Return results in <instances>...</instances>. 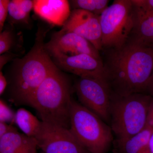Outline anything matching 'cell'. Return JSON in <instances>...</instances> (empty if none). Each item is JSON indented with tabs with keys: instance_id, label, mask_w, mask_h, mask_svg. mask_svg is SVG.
<instances>
[{
	"instance_id": "1",
	"label": "cell",
	"mask_w": 153,
	"mask_h": 153,
	"mask_svg": "<svg viewBox=\"0 0 153 153\" xmlns=\"http://www.w3.org/2000/svg\"><path fill=\"white\" fill-rule=\"evenodd\" d=\"M104 64L107 83L113 94L145 93L153 71L152 47L130 41L112 49Z\"/></svg>"
},
{
	"instance_id": "2",
	"label": "cell",
	"mask_w": 153,
	"mask_h": 153,
	"mask_svg": "<svg viewBox=\"0 0 153 153\" xmlns=\"http://www.w3.org/2000/svg\"><path fill=\"white\" fill-rule=\"evenodd\" d=\"M72 100L69 80L57 67L37 88L28 105L36 110L43 122L69 129Z\"/></svg>"
},
{
	"instance_id": "3",
	"label": "cell",
	"mask_w": 153,
	"mask_h": 153,
	"mask_svg": "<svg viewBox=\"0 0 153 153\" xmlns=\"http://www.w3.org/2000/svg\"><path fill=\"white\" fill-rule=\"evenodd\" d=\"M45 32H38L36 43L24 57L14 74L10 100L16 105H28L44 79L57 68L45 49Z\"/></svg>"
},
{
	"instance_id": "4",
	"label": "cell",
	"mask_w": 153,
	"mask_h": 153,
	"mask_svg": "<svg viewBox=\"0 0 153 153\" xmlns=\"http://www.w3.org/2000/svg\"><path fill=\"white\" fill-rule=\"evenodd\" d=\"M152 97L145 93L119 96L112 93L109 126L119 143L140 132L146 126Z\"/></svg>"
},
{
	"instance_id": "5",
	"label": "cell",
	"mask_w": 153,
	"mask_h": 153,
	"mask_svg": "<svg viewBox=\"0 0 153 153\" xmlns=\"http://www.w3.org/2000/svg\"><path fill=\"white\" fill-rule=\"evenodd\" d=\"M69 130L90 153H106L113 142V133L109 125L73 99Z\"/></svg>"
},
{
	"instance_id": "6",
	"label": "cell",
	"mask_w": 153,
	"mask_h": 153,
	"mask_svg": "<svg viewBox=\"0 0 153 153\" xmlns=\"http://www.w3.org/2000/svg\"><path fill=\"white\" fill-rule=\"evenodd\" d=\"M102 47L119 49L128 42L134 25L131 0H115L100 16Z\"/></svg>"
},
{
	"instance_id": "7",
	"label": "cell",
	"mask_w": 153,
	"mask_h": 153,
	"mask_svg": "<svg viewBox=\"0 0 153 153\" xmlns=\"http://www.w3.org/2000/svg\"><path fill=\"white\" fill-rule=\"evenodd\" d=\"M74 88L79 103L109 125L112 92L107 82L79 77Z\"/></svg>"
},
{
	"instance_id": "8",
	"label": "cell",
	"mask_w": 153,
	"mask_h": 153,
	"mask_svg": "<svg viewBox=\"0 0 153 153\" xmlns=\"http://www.w3.org/2000/svg\"><path fill=\"white\" fill-rule=\"evenodd\" d=\"M35 139L38 148L43 153H90L69 129L59 126L42 122L41 130Z\"/></svg>"
},
{
	"instance_id": "9",
	"label": "cell",
	"mask_w": 153,
	"mask_h": 153,
	"mask_svg": "<svg viewBox=\"0 0 153 153\" xmlns=\"http://www.w3.org/2000/svg\"><path fill=\"white\" fill-rule=\"evenodd\" d=\"M50 56L59 69L79 77L94 78L106 82L104 64L101 60L85 54L71 56L53 54Z\"/></svg>"
},
{
	"instance_id": "10",
	"label": "cell",
	"mask_w": 153,
	"mask_h": 153,
	"mask_svg": "<svg viewBox=\"0 0 153 153\" xmlns=\"http://www.w3.org/2000/svg\"><path fill=\"white\" fill-rule=\"evenodd\" d=\"M45 47L49 55L71 56L85 54L101 60L98 50L89 41L75 33L62 30L54 34L51 40L45 44Z\"/></svg>"
},
{
	"instance_id": "11",
	"label": "cell",
	"mask_w": 153,
	"mask_h": 153,
	"mask_svg": "<svg viewBox=\"0 0 153 153\" xmlns=\"http://www.w3.org/2000/svg\"><path fill=\"white\" fill-rule=\"evenodd\" d=\"M61 30L81 36L98 51L102 49L100 16L84 10L74 9Z\"/></svg>"
},
{
	"instance_id": "12",
	"label": "cell",
	"mask_w": 153,
	"mask_h": 153,
	"mask_svg": "<svg viewBox=\"0 0 153 153\" xmlns=\"http://www.w3.org/2000/svg\"><path fill=\"white\" fill-rule=\"evenodd\" d=\"M33 10L39 16L52 25L63 26L70 12L69 2L66 0H36Z\"/></svg>"
},
{
	"instance_id": "13",
	"label": "cell",
	"mask_w": 153,
	"mask_h": 153,
	"mask_svg": "<svg viewBox=\"0 0 153 153\" xmlns=\"http://www.w3.org/2000/svg\"><path fill=\"white\" fill-rule=\"evenodd\" d=\"M134 6V25L131 41L151 47L153 43V10Z\"/></svg>"
},
{
	"instance_id": "14",
	"label": "cell",
	"mask_w": 153,
	"mask_h": 153,
	"mask_svg": "<svg viewBox=\"0 0 153 153\" xmlns=\"http://www.w3.org/2000/svg\"><path fill=\"white\" fill-rule=\"evenodd\" d=\"M38 148L35 138L18 131L0 137V153H37Z\"/></svg>"
},
{
	"instance_id": "15",
	"label": "cell",
	"mask_w": 153,
	"mask_h": 153,
	"mask_svg": "<svg viewBox=\"0 0 153 153\" xmlns=\"http://www.w3.org/2000/svg\"><path fill=\"white\" fill-rule=\"evenodd\" d=\"M153 128L146 126L141 131L119 143L116 144L118 153H150L149 142Z\"/></svg>"
},
{
	"instance_id": "16",
	"label": "cell",
	"mask_w": 153,
	"mask_h": 153,
	"mask_svg": "<svg viewBox=\"0 0 153 153\" xmlns=\"http://www.w3.org/2000/svg\"><path fill=\"white\" fill-rule=\"evenodd\" d=\"M15 123L24 134L35 138L40 131L42 124V121L23 108H19L16 113Z\"/></svg>"
},
{
	"instance_id": "17",
	"label": "cell",
	"mask_w": 153,
	"mask_h": 153,
	"mask_svg": "<svg viewBox=\"0 0 153 153\" xmlns=\"http://www.w3.org/2000/svg\"><path fill=\"white\" fill-rule=\"evenodd\" d=\"M34 7V1L12 0L9 5L8 14L12 22H28L30 12Z\"/></svg>"
},
{
	"instance_id": "18",
	"label": "cell",
	"mask_w": 153,
	"mask_h": 153,
	"mask_svg": "<svg viewBox=\"0 0 153 153\" xmlns=\"http://www.w3.org/2000/svg\"><path fill=\"white\" fill-rule=\"evenodd\" d=\"M74 9L84 10L100 16L108 7V0H74L70 1Z\"/></svg>"
},
{
	"instance_id": "19",
	"label": "cell",
	"mask_w": 153,
	"mask_h": 153,
	"mask_svg": "<svg viewBox=\"0 0 153 153\" xmlns=\"http://www.w3.org/2000/svg\"><path fill=\"white\" fill-rule=\"evenodd\" d=\"M13 43V34L10 31L5 30L0 33V54H4L10 49Z\"/></svg>"
},
{
	"instance_id": "20",
	"label": "cell",
	"mask_w": 153,
	"mask_h": 153,
	"mask_svg": "<svg viewBox=\"0 0 153 153\" xmlns=\"http://www.w3.org/2000/svg\"><path fill=\"white\" fill-rule=\"evenodd\" d=\"M16 114L4 100L1 99L0 101V122H15Z\"/></svg>"
},
{
	"instance_id": "21",
	"label": "cell",
	"mask_w": 153,
	"mask_h": 153,
	"mask_svg": "<svg viewBox=\"0 0 153 153\" xmlns=\"http://www.w3.org/2000/svg\"><path fill=\"white\" fill-rule=\"evenodd\" d=\"M10 1L0 0V31H2L8 13Z\"/></svg>"
},
{
	"instance_id": "22",
	"label": "cell",
	"mask_w": 153,
	"mask_h": 153,
	"mask_svg": "<svg viewBox=\"0 0 153 153\" xmlns=\"http://www.w3.org/2000/svg\"><path fill=\"white\" fill-rule=\"evenodd\" d=\"M18 131L15 127L7 123L0 122V137L7 134Z\"/></svg>"
},
{
	"instance_id": "23",
	"label": "cell",
	"mask_w": 153,
	"mask_h": 153,
	"mask_svg": "<svg viewBox=\"0 0 153 153\" xmlns=\"http://www.w3.org/2000/svg\"><path fill=\"white\" fill-rule=\"evenodd\" d=\"M134 5L153 10V0H131Z\"/></svg>"
},
{
	"instance_id": "24",
	"label": "cell",
	"mask_w": 153,
	"mask_h": 153,
	"mask_svg": "<svg viewBox=\"0 0 153 153\" xmlns=\"http://www.w3.org/2000/svg\"><path fill=\"white\" fill-rule=\"evenodd\" d=\"M146 126L153 128V97L151 100L149 106L147 117Z\"/></svg>"
},
{
	"instance_id": "25",
	"label": "cell",
	"mask_w": 153,
	"mask_h": 153,
	"mask_svg": "<svg viewBox=\"0 0 153 153\" xmlns=\"http://www.w3.org/2000/svg\"><path fill=\"white\" fill-rule=\"evenodd\" d=\"M16 55L13 54H5L1 55L0 57V70L1 71L2 68L4 66L5 64L8 61L13 59Z\"/></svg>"
},
{
	"instance_id": "26",
	"label": "cell",
	"mask_w": 153,
	"mask_h": 153,
	"mask_svg": "<svg viewBox=\"0 0 153 153\" xmlns=\"http://www.w3.org/2000/svg\"><path fill=\"white\" fill-rule=\"evenodd\" d=\"M7 82L5 76H4L1 71H0V94L2 95L5 90Z\"/></svg>"
},
{
	"instance_id": "27",
	"label": "cell",
	"mask_w": 153,
	"mask_h": 153,
	"mask_svg": "<svg viewBox=\"0 0 153 153\" xmlns=\"http://www.w3.org/2000/svg\"><path fill=\"white\" fill-rule=\"evenodd\" d=\"M145 94H146L153 97V71L150 79L149 80L148 85H147Z\"/></svg>"
},
{
	"instance_id": "28",
	"label": "cell",
	"mask_w": 153,
	"mask_h": 153,
	"mask_svg": "<svg viewBox=\"0 0 153 153\" xmlns=\"http://www.w3.org/2000/svg\"><path fill=\"white\" fill-rule=\"evenodd\" d=\"M149 148L150 153H153V133L151 136L150 140Z\"/></svg>"
},
{
	"instance_id": "29",
	"label": "cell",
	"mask_w": 153,
	"mask_h": 153,
	"mask_svg": "<svg viewBox=\"0 0 153 153\" xmlns=\"http://www.w3.org/2000/svg\"><path fill=\"white\" fill-rule=\"evenodd\" d=\"M150 47H152V49H153V43L152 44V45H151Z\"/></svg>"
}]
</instances>
